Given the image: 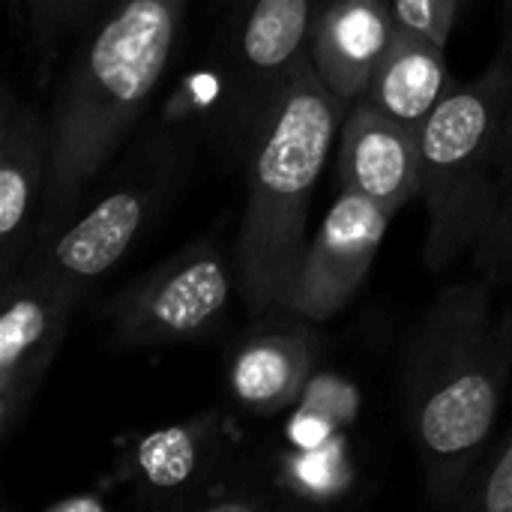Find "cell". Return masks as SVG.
I'll return each instance as SVG.
<instances>
[{
    "mask_svg": "<svg viewBox=\"0 0 512 512\" xmlns=\"http://www.w3.org/2000/svg\"><path fill=\"white\" fill-rule=\"evenodd\" d=\"M512 372V312L486 285H450L426 309L405 360V414L426 489L456 504L480 468Z\"/></svg>",
    "mask_w": 512,
    "mask_h": 512,
    "instance_id": "6da1fadb",
    "label": "cell"
},
{
    "mask_svg": "<svg viewBox=\"0 0 512 512\" xmlns=\"http://www.w3.org/2000/svg\"><path fill=\"white\" fill-rule=\"evenodd\" d=\"M183 12L186 0H117L69 63L48 120L51 165L36 243L66 222L141 120L174 57Z\"/></svg>",
    "mask_w": 512,
    "mask_h": 512,
    "instance_id": "7a4b0ae2",
    "label": "cell"
},
{
    "mask_svg": "<svg viewBox=\"0 0 512 512\" xmlns=\"http://www.w3.org/2000/svg\"><path fill=\"white\" fill-rule=\"evenodd\" d=\"M345 102L300 60L249 129L246 210L237 234V288L252 318L288 306L309 246V210Z\"/></svg>",
    "mask_w": 512,
    "mask_h": 512,
    "instance_id": "3957f363",
    "label": "cell"
},
{
    "mask_svg": "<svg viewBox=\"0 0 512 512\" xmlns=\"http://www.w3.org/2000/svg\"><path fill=\"white\" fill-rule=\"evenodd\" d=\"M512 57L450 87L420 132V198L429 210L423 261L441 273L483 243L504 198V129Z\"/></svg>",
    "mask_w": 512,
    "mask_h": 512,
    "instance_id": "277c9868",
    "label": "cell"
},
{
    "mask_svg": "<svg viewBox=\"0 0 512 512\" xmlns=\"http://www.w3.org/2000/svg\"><path fill=\"white\" fill-rule=\"evenodd\" d=\"M231 300V270L219 246L198 240L162 261L108 306V339L117 351L192 342L213 330Z\"/></svg>",
    "mask_w": 512,
    "mask_h": 512,
    "instance_id": "5b68a950",
    "label": "cell"
},
{
    "mask_svg": "<svg viewBox=\"0 0 512 512\" xmlns=\"http://www.w3.org/2000/svg\"><path fill=\"white\" fill-rule=\"evenodd\" d=\"M78 297L54 288L30 267L3 279L0 294V435L24 423L66 333Z\"/></svg>",
    "mask_w": 512,
    "mask_h": 512,
    "instance_id": "8992f818",
    "label": "cell"
},
{
    "mask_svg": "<svg viewBox=\"0 0 512 512\" xmlns=\"http://www.w3.org/2000/svg\"><path fill=\"white\" fill-rule=\"evenodd\" d=\"M390 219L393 213L378 201L339 189V198L306 246L288 309L312 324H324L342 312L366 282Z\"/></svg>",
    "mask_w": 512,
    "mask_h": 512,
    "instance_id": "52a82bcc",
    "label": "cell"
},
{
    "mask_svg": "<svg viewBox=\"0 0 512 512\" xmlns=\"http://www.w3.org/2000/svg\"><path fill=\"white\" fill-rule=\"evenodd\" d=\"M321 6L324 0H231L225 60L237 84V111L246 120V135L297 63L309 57Z\"/></svg>",
    "mask_w": 512,
    "mask_h": 512,
    "instance_id": "ba28073f",
    "label": "cell"
},
{
    "mask_svg": "<svg viewBox=\"0 0 512 512\" xmlns=\"http://www.w3.org/2000/svg\"><path fill=\"white\" fill-rule=\"evenodd\" d=\"M150 207V189L138 183L117 186L78 219L63 222L57 231L45 234L24 267L81 300L90 282L108 273L129 252V246L147 225Z\"/></svg>",
    "mask_w": 512,
    "mask_h": 512,
    "instance_id": "9c48e42d",
    "label": "cell"
},
{
    "mask_svg": "<svg viewBox=\"0 0 512 512\" xmlns=\"http://www.w3.org/2000/svg\"><path fill=\"white\" fill-rule=\"evenodd\" d=\"M51 165V129L12 87L0 105V273L15 276L36 249Z\"/></svg>",
    "mask_w": 512,
    "mask_h": 512,
    "instance_id": "30bf717a",
    "label": "cell"
},
{
    "mask_svg": "<svg viewBox=\"0 0 512 512\" xmlns=\"http://www.w3.org/2000/svg\"><path fill=\"white\" fill-rule=\"evenodd\" d=\"M318 339L312 321L288 306L258 315L228 357L231 396L258 417L291 408L312 381Z\"/></svg>",
    "mask_w": 512,
    "mask_h": 512,
    "instance_id": "8fae6325",
    "label": "cell"
},
{
    "mask_svg": "<svg viewBox=\"0 0 512 512\" xmlns=\"http://www.w3.org/2000/svg\"><path fill=\"white\" fill-rule=\"evenodd\" d=\"M339 189L360 192L390 213L420 198V132L369 99L348 105L336 156Z\"/></svg>",
    "mask_w": 512,
    "mask_h": 512,
    "instance_id": "7c38bea8",
    "label": "cell"
},
{
    "mask_svg": "<svg viewBox=\"0 0 512 512\" xmlns=\"http://www.w3.org/2000/svg\"><path fill=\"white\" fill-rule=\"evenodd\" d=\"M396 36V15L390 0H324L309 60L321 81L354 105L366 96L369 81Z\"/></svg>",
    "mask_w": 512,
    "mask_h": 512,
    "instance_id": "4fadbf2b",
    "label": "cell"
},
{
    "mask_svg": "<svg viewBox=\"0 0 512 512\" xmlns=\"http://www.w3.org/2000/svg\"><path fill=\"white\" fill-rule=\"evenodd\" d=\"M219 441L222 426L213 414L147 432L135 441L126 474L138 492L168 501L204 480V474L216 465Z\"/></svg>",
    "mask_w": 512,
    "mask_h": 512,
    "instance_id": "5bb4252c",
    "label": "cell"
},
{
    "mask_svg": "<svg viewBox=\"0 0 512 512\" xmlns=\"http://www.w3.org/2000/svg\"><path fill=\"white\" fill-rule=\"evenodd\" d=\"M447 90L444 45L408 30H396L363 99L411 126L414 132H423Z\"/></svg>",
    "mask_w": 512,
    "mask_h": 512,
    "instance_id": "9a60e30c",
    "label": "cell"
},
{
    "mask_svg": "<svg viewBox=\"0 0 512 512\" xmlns=\"http://www.w3.org/2000/svg\"><path fill=\"white\" fill-rule=\"evenodd\" d=\"M456 504L465 510L512 512V432L504 447L492 456V462L474 471Z\"/></svg>",
    "mask_w": 512,
    "mask_h": 512,
    "instance_id": "2e32d148",
    "label": "cell"
},
{
    "mask_svg": "<svg viewBox=\"0 0 512 512\" xmlns=\"http://www.w3.org/2000/svg\"><path fill=\"white\" fill-rule=\"evenodd\" d=\"M96 0H27V24L39 54H51L57 42L78 27Z\"/></svg>",
    "mask_w": 512,
    "mask_h": 512,
    "instance_id": "e0dca14e",
    "label": "cell"
},
{
    "mask_svg": "<svg viewBox=\"0 0 512 512\" xmlns=\"http://www.w3.org/2000/svg\"><path fill=\"white\" fill-rule=\"evenodd\" d=\"M396 15V30H408L447 45L456 24L459 0H390Z\"/></svg>",
    "mask_w": 512,
    "mask_h": 512,
    "instance_id": "ac0fdd59",
    "label": "cell"
},
{
    "mask_svg": "<svg viewBox=\"0 0 512 512\" xmlns=\"http://www.w3.org/2000/svg\"><path fill=\"white\" fill-rule=\"evenodd\" d=\"M483 246V255L492 267H507L512 264V192L504 198L486 240L480 243Z\"/></svg>",
    "mask_w": 512,
    "mask_h": 512,
    "instance_id": "d6986e66",
    "label": "cell"
},
{
    "mask_svg": "<svg viewBox=\"0 0 512 512\" xmlns=\"http://www.w3.org/2000/svg\"><path fill=\"white\" fill-rule=\"evenodd\" d=\"M512 192V90L510 108H507V129H504V198ZM501 198V204H504Z\"/></svg>",
    "mask_w": 512,
    "mask_h": 512,
    "instance_id": "ffe728a7",
    "label": "cell"
},
{
    "mask_svg": "<svg viewBox=\"0 0 512 512\" xmlns=\"http://www.w3.org/2000/svg\"><path fill=\"white\" fill-rule=\"evenodd\" d=\"M78 510H105V501L96 498V495H87V498H66L60 504H54L48 512H78Z\"/></svg>",
    "mask_w": 512,
    "mask_h": 512,
    "instance_id": "44dd1931",
    "label": "cell"
}]
</instances>
